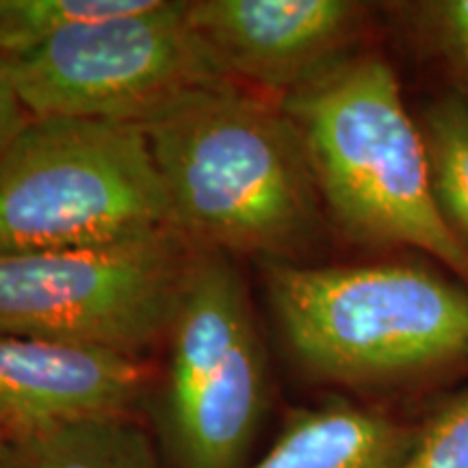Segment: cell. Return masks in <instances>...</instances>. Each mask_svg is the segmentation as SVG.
Masks as SVG:
<instances>
[{
	"label": "cell",
	"instance_id": "9a60e30c",
	"mask_svg": "<svg viewBox=\"0 0 468 468\" xmlns=\"http://www.w3.org/2000/svg\"><path fill=\"white\" fill-rule=\"evenodd\" d=\"M399 468H468V388L417 427Z\"/></svg>",
	"mask_w": 468,
	"mask_h": 468
},
{
	"label": "cell",
	"instance_id": "ba28073f",
	"mask_svg": "<svg viewBox=\"0 0 468 468\" xmlns=\"http://www.w3.org/2000/svg\"><path fill=\"white\" fill-rule=\"evenodd\" d=\"M371 5L354 0H193L186 20L234 83L284 98L362 37Z\"/></svg>",
	"mask_w": 468,
	"mask_h": 468
},
{
	"label": "cell",
	"instance_id": "52a82bcc",
	"mask_svg": "<svg viewBox=\"0 0 468 468\" xmlns=\"http://www.w3.org/2000/svg\"><path fill=\"white\" fill-rule=\"evenodd\" d=\"M193 251L165 232L107 248L0 254V336L139 358L167 338Z\"/></svg>",
	"mask_w": 468,
	"mask_h": 468
},
{
	"label": "cell",
	"instance_id": "5bb4252c",
	"mask_svg": "<svg viewBox=\"0 0 468 468\" xmlns=\"http://www.w3.org/2000/svg\"><path fill=\"white\" fill-rule=\"evenodd\" d=\"M419 37L447 66L468 101V0H427L395 5Z\"/></svg>",
	"mask_w": 468,
	"mask_h": 468
},
{
	"label": "cell",
	"instance_id": "7a4b0ae2",
	"mask_svg": "<svg viewBox=\"0 0 468 468\" xmlns=\"http://www.w3.org/2000/svg\"><path fill=\"white\" fill-rule=\"evenodd\" d=\"M280 102L343 234L423 251L468 284V248L434 200L419 122L386 58L351 55Z\"/></svg>",
	"mask_w": 468,
	"mask_h": 468
},
{
	"label": "cell",
	"instance_id": "277c9868",
	"mask_svg": "<svg viewBox=\"0 0 468 468\" xmlns=\"http://www.w3.org/2000/svg\"><path fill=\"white\" fill-rule=\"evenodd\" d=\"M176 232L139 124L31 117L0 154V254L107 248Z\"/></svg>",
	"mask_w": 468,
	"mask_h": 468
},
{
	"label": "cell",
	"instance_id": "6da1fadb",
	"mask_svg": "<svg viewBox=\"0 0 468 468\" xmlns=\"http://www.w3.org/2000/svg\"><path fill=\"white\" fill-rule=\"evenodd\" d=\"M172 208L197 250L295 262L324 224L313 169L280 98L234 80L204 87L142 124Z\"/></svg>",
	"mask_w": 468,
	"mask_h": 468
},
{
	"label": "cell",
	"instance_id": "8992f818",
	"mask_svg": "<svg viewBox=\"0 0 468 468\" xmlns=\"http://www.w3.org/2000/svg\"><path fill=\"white\" fill-rule=\"evenodd\" d=\"M0 68L28 117L139 126L186 93L230 80L180 0L74 27Z\"/></svg>",
	"mask_w": 468,
	"mask_h": 468
},
{
	"label": "cell",
	"instance_id": "9c48e42d",
	"mask_svg": "<svg viewBox=\"0 0 468 468\" xmlns=\"http://www.w3.org/2000/svg\"><path fill=\"white\" fill-rule=\"evenodd\" d=\"M152 373L137 356L0 336V436L9 442L104 417H133Z\"/></svg>",
	"mask_w": 468,
	"mask_h": 468
},
{
	"label": "cell",
	"instance_id": "8fae6325",
	"mask_svg": "<svg viewBox=\"0 0 468 468\" xmlns=\"http://www.w3.org/2000/svg\"><path fill=\"white\" fill-rule=\"evenodd\" d=\"M11 447L16 468H159L148 434L133 417L80 420Z\"/></svg>",
	"mask_w": 468,
	"mask_h": 468
},
{
	"label": "cell",
	"instance_id": "e0dca14e",
	"mask_svg": "<svg viewBox=\"0 0 468 468\" xmlns=\"http://www.w3.org/2000/svg\"><path fill=\"white\" fill-rule=\"evenodd\" d=\"M0 468H16L14 447L5 436H0Z\"/></svg>",
	"mask_w": 468,
	"mask_h": 468
},
{
	"label": "cell",
	"instance_id": "7c38bea8",
	"mask_svg": "<svg viewBox=\"0 0 468 468\" xmlns=\"http://www.w3.org/2000/svg\"><path fill=\"white\" fill-rule=\"evenodd\" d=\"M430 183L442 218L468 248V101L444 96L419 117Z\"/></svg>",
	"mask_w": 468,
	"mask_h": 468
},
{
	"label": "cell",
	"instance_id": "4fadbf2b",
	"mask_svg": "<svg viewBox=\"0 0 468 468\" xmlns=\"http://www.w3.org/2000/svg\"><path fill=\"white\" fill-rule=\"evenodd\" d=\"M152 0H0V61H16L80 25L150 7Z\"/></svg>",
	"mask_w": 468,
	"mask_h": 468
},
{
	"label": "cell",
	"instance_id": "30bf717a",
	"mask_svg": "<svg viewBox=\"0 0 468 468\" xmlns=\"http://www.w3.org/2000/svg\"><path fill=\"white\" fill-rule=\"evenodd\" d=\"M417 427L345 399L292 412L250 468H399Z\"/></svg>",
	"mask_w": 468,
	"mask_h": 468
},
{
	"label": "cell",
	"instance_id": "2e32d148",
	"mask_svg": "<svg viewBox=\"0 0 468 468\" xmlns=\"http://www.w3.org/2000/svg\"><path fill=\"white\" fill-rule=\"evenodd\" d=\"M28 120L31 117H28L25 107L17 101L7 76H5L3 68H0V154L11 144V139L25 128Z\"/></svg>",
	"mask_w": 468,
	"mask_h": 468
},
{
	"label": "cell",
	"instance_id": "3957f363",
	"mask_svg": "<svg viewBox=\"0 0 468 468\" xmlns=\"http://www.w3.org/2000/svg\"><path fill=\"white\" fill-rule=\"evenodd\" d=\"M265 289L295 360L325 382L412 379L468 362V289L410 262H265Z\"/></svg>",
	"mask_w": 468,
	"mask_h": 468
},
{
	"label": "cell",
	"instance_id": "5b68a950",
	"mask_svg": "<svg viewBox=\"0 0 468 468\" xmlns=\"http://www.w3.org/2000/svg\"><path fill=\"white\" fill-rule=\"evenodd\" d=\"M161 430L178 468H239L267 406V351L232 256L193 251L167 332Z\"/></svg>",
	"mask_w": 468,
	"mask_h": 468
}]
</instances>
